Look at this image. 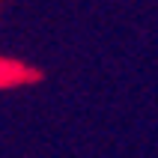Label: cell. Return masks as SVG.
<instances>
[{
  "instance_id": "6da1fadb",
  "label": "cell",
  "mask_w": 158,
  "mask_h": 158,
  "mask_svg": "<svg viewBox=\"0 0 158 158\" xmlns=\"http://www.w3.org/2000/svg\"><path fill=\"white\" fill-rule=\"evenodd\" d=\"M18 78H21V69L9 66V63H0V87H6V84H12Z\"/></svg>"
}]
</instances>
